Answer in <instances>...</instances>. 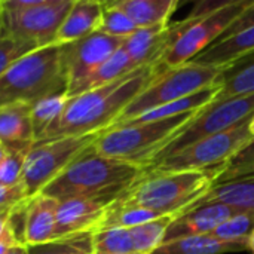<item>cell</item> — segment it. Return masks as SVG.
Returning a JSON list of instances; mask_svg holds the SVG:
<instances>
[{"mask_svg":"<svg viewBox=\"0 0 254 254\" xmlns=\"http://www.w3.org/2000/svg\"><path fill=\"white\" fill-rule=\"evenodd\" d=\"M162 71L158 64L140 67L112 83L68 97L61 118L39 141L103 132Z\"/></svg>","mask_w":254,"mask_h":254,"instance_id":"1","label":"cell"},{"mask_svg":"<svg viewBox=\"0 0 254 254\" xmlns=\"http://www.w3.org/2000/svg\"><path fill=\"white\" fill-rule=\"evenodd\" d=\"M70 48L71 43H52L12 64L0 77V106L67 95Z\"/></svg>","mask_w":254,"mask_h":254,"instance_id":"2","label":"cell"},{"mask_svg":"<svg viewBox=\"0 0 254 254\" xmlns=\"http://www.w3.org/2000/svg\"><path fill=\"white\" fill-rule=\"evenodd\" d=\"M146 173L144 167L98 155L91 144L40 193L61 202L85 195L125 192Z\"/></svg>","mask_w":254,"mask_h":254,"instance_id":"3","label":"cell"},{"mask_svg":"<svg viewBox=\"0 0 254 254\" xmlns=\"http://www.w3.org/2000/svg\"><path fill=\"white\" fill-rule=\"evenodd\" d=\"M214 176L216 171H147L116 202L176 217L213 188Z\"/></svg>","mask_w":254,"mask_h":254,"instance_id":"4","label":"cell"},{"mask_svg":"<svg viewBox=\"0 0 254 254\" xmlns=\"http://www.w3.org/2000/svg\"><path fill=\"white\" fill-rule=\"evenodd\" d=\"M195 115H182L155 122L113 125L98 134L92 149L101 156L147 168L155 155Z\"/></svg>","mask_w":254,"mask_h":254,"instance_id":"5","label":"cell"},{"mask_svg":"<svg viewBox=\"0 0 254 254\" xmlns=\"http://www.w3.org/2000/svg\"><path fill=\"white\" fill-rule=\"evenodd\" d=\"M250 1L252 0L198 3L190 12L193 15L192 24L162 57L158 67L161 70H168L190 63L225 34L229 25L250 4Z\"/></svg>","mask_w":254,"mask_h":254,"instance_id":"6","label":"cell"},{"mask_svg":"<svg viewBox=\"0 0 254 254\" xmlns=\"http://www.w3.org/2000/svg\"><path fill=\"white\" fill-rule=\"evenodd\" d=\"M222 70L223 67L219 65H204L190 61L162 71L129 103L113 125L129 122L152 109L189 97L214 85Z\"/></svg>","mask_w":254,"mask_h":254,"instance_id":"7","label":"cell"},{"mask_svg":"<svg viewBox=\"0 0 254 254\" xmlns=\"http://www.w3.org/2000/svg\"><path fill=\"white\" fill-rule=\"evenodd\" d=\"M250 118L238 124L237 127L202 138L180 152L153 162L146 170L150 173H171V171H217L250 140H253L249 131Z\"/></svg>","mask_w":254,"mask_h":254,"instance_id":"8","label":"cell"},{"mask_svg":"<svg viewBox=\"0 0 254 254\" xmlns=\"http://www.w3.org/2000/svg\"><path fill=\"white\" fill-rule=\"evenodd\" d=\"M98 137V134L61 137L36 141L25 155L21 185L27 198L39 195L74 159H77Z\"/></svg>","mask_w":254,"mask_h":254,"instance_id":"9","label":"cell"},{"mask_svg":"<svg viewBox=\"0 0 254 254\" xmlns=\"http://www.w3.org/2000/svg\"><path fill=\"white\" fill-rule=\"evenodd\" d=\"M254 115V94L229 100H214L198 112L177 135H174L152 159L149 165L173 156L182 149L216 134H222Z\"/></svg>","mask_w":254,"mask_h":254,"instance_id":"10","label":"cell"},{"mask_svg":"<svg viewBox=\"0 0 254 254\" xmlns=\"http://www.w3.org/2000/svg\"><path fill=\"white\" fill-rule=\"evenodd\" d=\"M74 0H37L24 10L0 6V36L30 42L37 48L55 43L57 33Z\"/></svg>","mask_w":254,"mask_h":254,"instance_id":"11","label":"cell"},{"mask_svg":"<svg viewBox=\"0 0 254 254\" xmlns=\"http://www.w3.org/2000/svg\"><path fill=\"white\" fill-rule=\"evenodd\" d=\"M122 193L104 192L61 201L57 210L55 240L83 232H95L109 208Z\"/></svg>","mask_w":254,"mask_h":254,"instance_id":"12","label":"cell"},{"mask_svg":"<svg viewBox=\"0 0 254 254\" xmlns=\"http://www.w3.org/2000/svg\"><path fill=\"white\" fill-rule=\"evenodd\" d=\"M192 21L193 15L189 13L185 19L177 22L150 28H138L124 40L122 49L128 54L135 68L158 64L182 36V33L192 24Z\"/></svg>","mask_w":254,"mask_h":254,"instance_id":"13","label":"cell"},{"mask_svg":"<svg viewBox=\"0 0 254 254\" xmlns=\"http://www.w3.org/2000/svg\"><path fill=\"white\" fill-rule=\"evenodd\" d=\"M125 39L113 37L100 31L71 43L68 58V92L70 97L104 61L122 48Z\"/></svg>","mask_w":254,"mask_h":254,"instance_id":"14","label":"cell"},{"mask_svg":"<svg viewBox=\"0 0 254 254\" xmlns=\"http://www.w3.org/2000/svg\"><path fill=\"white\" fill-rule=\"evenodd\" d=\"M238 213L241 211L222 204H205V205L193 207L174 217V220L171 222L167 231L164 243H170L188 237L210 235L222 223H225L226 220H229Z\"/></svg>","mask_w":254,"mask_h":254,"instance_id":"15","label":"cell"},{"mask_svg":"<svg viewBox=\"0 0 254 254\" xmlns=\"http://www.w3.org/2000/svg\"><path fill=\"white\" fill-rule=\"evenodd\" d=\"M36 143L31 104L12 103L0 106V144L6 152H25Z\"/></svg>","mask_w":254,"mask_h":254,"instance_id":"16","label":"cell"},{"mask_svg":"<svg viewBox=\"0 0 254 254\" xmlns=\"http://www.w3.org/2000/svg\"><path fill=\"white\" fill-rule=\"evenodd\" d=\"M103 1L74 0L57 33L55 43H74L98 31L103 19Z\"/></svg>","mask_w":254,"mask_h":254,"instance_id":"17","label":"cell"},{"mask_svg":"<svg viewBox=\"0 0 254 254\" xmlns=\"http://www.w3.org/2000/svg\"><path fill=\"white\" fill-rule=\"evenodd\" d=\"M205 204H222L241 213L254 211V176L213 185V188L188 210Z\"/></svg>","mask_w":254,"mask_h":254,"instance_id":"18","label":"cell"},{"mask_svg":"<svg viewBox=\"0 0 254 254\" xmlns=\"http://www.w3.org/2000/svg\"><path fill=\"white\" fill-rule=\"evenodd\" d=\"M58 204L60 201L43 193L31 198L27 219V246L45 244L55 240Z\"/></svg>","mask_w":254,"mask_h":254,"instance_id":"19","label":"cell"},{"mask_svg":"<svg viewBox=\"0 0 254 254\" xmlns=\"http://www.w3.org/2000/svg\"><path fill=\"white\" fill-rule=\"evenodd\" d=\"M254 52V27L238 33L232 37L219 39L204 52L192 60V63L204 65L225 67L249 54Z\"/></svg>","mask_w":254,"mask_h":254,"instance_id":"20","label":"cell"},{"mask_svg":"<svg viewBox=\"0 0 254 254\" xmlns=\"http://www.w3.org/2000/svg\"><path fill=\"white\" fill-rule=\"evenodd\" d=\"M138 28H150L170 24V18L179 7V0H115Z\"/></svg>","mask_w":254,"mask_h":254,"instance_id":"21","label":"cell"},{"mask_svg":"<svg viewBox=\"0 0 254 254\" xmlns=\"http://www.w3.org/2000/svg\"><path fill=\"white\" fill-rule=\"evenodd\" d=\"M217 83L220 86L216 100L249 97L254 94V52L223 67Z\"/></svg>","mask_w":254,"mask_h":254,"instance_id":"22","label":"cell"},{"mask_svg":"<svg viewBox=\"0 0 254 254\" xmlns=\"http://www.w3.org/2000/svg\"><path fill=\"white\" fill-rule=\"evenodd\" d=\"M246 250H249V244L226 243L211 235H199L164 243L153 254H225Z\"/></svg>","mask_w":254,"mask_h":254,"instance_id":"23","label":"cell"},{"mask_svg":"<svg viewBox=\"0 0 254 254\" xmlns=\"http://www.w3.org/2000/svg\"><path fill=\"white\" fill-rule=\"evenodd\" d=\"M134 70H137L135 65L129 60L128 54L121 48L107 61H104L85 82H82L70 97H74V95L83 94L86 91H91V89L104 86L107 83H112V82L129 74Z\"/></svg>","mask_w":254,"mask_h":254,"instance_id":"24","label":"cell"},{"mask_svg":"<svg viewBox=\"0 0 254 254\" xmlns=\"http://www.w3.org/2000/svg\"><path fill=\"white\" fill-rule=\"evenodd\" d=\"M174 216H161L144 225L131 228V237L135 254H153L164 243L167 231Z\"/></svg>","mask_w":254,"mask_h":254,"instance_id":"25","label":"cell"},{"mask_svg":"<svg viewBox=\"0 0 254 254\" xmlns=\"http://www.w3.org/2000/svg\"><path fill=\"white\" fill-rule=\"evenodd\" d=\"M161 217L158 213L141 208V207H128V205H121L115 201V204L109 208L106 213L101 225L98 226L97 231L100 229H107V228H125L131 229L140 225H144L153 219Z\"/></svg>","mask_w":254,"mask_h":254,"instance_id":"26","label":"cell"},{"mask_svg":"<svg viewBox=\"0 0 254 254\" xmlns=\"http://www.w3.org/2000/svg\"><path fill=\"white\" fill-rule=\"evenodd\" d=\"M67 100L68 95H57L31 104V122L36 141H39L45 132L61 118Z\"/></svg>","mask_w":254,"mask_h":254,"instance_id":"27","label":"cell"},{"mask_svg":"<svg viewBox=\"0 0 254 254\" xmlns=\"http://www.w3.org/2000/svg\"><path fill=\"white\" fill-rule=\"evenodd\" d=\"M94 254H135L129 229L107 228L92 232Z\"/></svg>","mask_w":254,"mask_h":254,"instance_id":"28","label":"cell"},{"mask_svg":"<svg viewBox=\"0 0 254 254\" xmlns=\"http://www.w3.org/2000/svg\"><path fill=\"white\" fill-rule=\"evenodd\" d=\"M28 254H94L92 232L68 235L45 244L27 246Z\"/></svg>","mask_w":254,"mask_h":254,"instance_id":"29","label":"cell"},{"mask_svg":"<svg viewBox=\"0 0 254 254\" xmlns=\"http://www.w3.org/2000/svg\"><path fill=\"white\" fill-rule=\"evenodd\" d=\"M254 231V211L238 213L225 223H222L217 229H214L210 235L226 243H244L249 244V238Z\"/></svg>","mask_w":254,"mask_h":254,"instance_id":"30","label":"cell"},{"mask_svg":"<svg viewBox=\"0 0 254 254\" xmlns=\"http://www.w3.org/2000/svg\"><path fill=\"white\" fill-rule=\"evenodd\" d=\"M103 3H104V10H103L101 25L98 28L100 33L119 39H127L138 30V27L131 21V18L124 10L116 7L112 1H103Z\"/></svg>","mask_w":254,"mask_h":254,"instance_id":"31","label":"cell"},{"mask_svg":"<svg viewBox=\"0 0 254 254\" xmlns=\"http://www.w3.org/2000/svg\"><path fill=\"white\" fill-rule=\"evenodd\" d=\"M252 168H254V138L217 171V174L214 176V185L238 179Z\"/></svg>","mask_w":254,"mask_h":254,"instance_id":"32","label":"cell"},{"mask_svg":"<svg viewBox=\"0 0 254 254\" xmlns=\"http://www.w3.org/2000/svg\"><path fill=\"white\" fill-rule=\"evenodd\" d=\"M39 49L30 42L15 39L12 36H0V77L24 55Z\"/></svg>","mask_w":254,"mask_h":254,"instance_id":"33","label":"cell"},{"mask_svg":"<svg viewBox=\"0 0 254 254\" xmlns=\"http://www.w3.org/2000/svg\"><path fill=\"white\" fill-rule=\"evenodd\" d=\"M30 201L31 198H25L19 201L18 204H15L9 211L6 228L9 229V232L18 243V246H27L25 237H27V219H28Z\"/></svg>","mask_w":254,"mask_h":254,"instance_id":"34","label":"cell"},{"mask_svg":"<svg viewBox=\"0 0 254 254\" xmlns=\"http://www.w3.org/2000/svg\"><path fill=\"white\" fill-rule=\"evenodd\" d=\"M25 152H15L6 153L4 158L0 161V185L3 186H15L21 183L22 167L25 161Z\"/></svg>","mask_w":254,"mask_h":254,"instance_id":"35","label":"cell"},{"mask_svg":"<svg viewBox=\"0 0 254 254\" xmlns=\"http://www.w3.org/2000/svg\"><path fill=\"white\" fill-rule=\"evenodd\" d=\"M252 27H254V0H252L250 4L237 16V19L229 25V28L225 31V34L220 39L232 37V36H235L238 33H243V31H246V30H249Z\"/></svg>","mask_w":254,"mask_h":254,"instance_id":"36","label":"cell"},{"mask_svg":"<svg viewBox=\"0 0 254 254\" xmlns=\"http://www.w3.org/2000/svg\"><path fill=\"white\" fill-rule=\"evenodd\" d=\"M25 190L21 183L15 186H3L0 185V210L10 208L19 201L25 199Z\"/></svg>","mask_w":254,"mask_h":254,"instance_id":"37","label":"cell"},{"mask_svg":"<svg viewBox=\"0 0 254 254\" xmlns=\"http://www.w3.org/2000/svg\"><path fill=\"white\" fill-rule=\"evenodd\" d=\"M18 246V243L15 241V238L12 237V234L9 232L7 228H4V232L0 237V254H6L9 249Z\"/></svg>","mask_w":254,"mask_h":254,"instance_id":"38","label":"cell"},{"mask_svg":"<svg viewBox=\"0 0 254 254\" xmlns=\"http://www.w3.org/2000/svg\"><path fill=\"white\" fill-rule=\"evenodd\" d=\"M10 208H12V207H10ZM10 208L0 210V237H1V234L4 232V228H6V223H7V217H9Z\"/></svg>","mask_w":254,"mask_h":254,"instance_id":"39","label":"cell"},{"mask_svg":"<svg viewBox=\"0 0 254 254\" xmlns=\"http://www.w3.org/2000/svg\"><path fill=\"white\" fill-rule=\"evenodd\" d=\"M6 254H28V250H27V246H15L9 249Z\"/></svg>","mask_w":254,"mask_h":254,"instance_id":"40","label":"cell"},{"mask_svg":"<svg viewBox=\"0 0 254 254\" xmlns=\"http://www.w3.org/2000/svg\"><path fill=\"white\" fill-rule=\"evenodd\" d=\"M249 250L254 254V231L253 234L250 235V238H249Z\"/></svg>","mask_w":254,"mask_h":254,"instance_id":"41","label":"cell"},{"mask_svg":"<svg viewBox=\"0 0 254 254\" xmlns=\"http://www.w3.org/2000/svg\"><path fill=\"white\" fill-rule=\"evenodd\" d=\"M249 131H250L252 137L254 138V115L250 118V122H249Z\"/></svg>","mask_w":254,"mask_h":254,"instance_id":"42","label":"cell"},{"mask_svg":"<svg viewBox=\"0 0 254 254\" xmlns=\"http://www.w3.org/2000/svg\"><path fill=\"white\" fill-rule=\"evenodd\" d=\"M250 176H254V168H252V170H249V171H246L241 177H238V179H243V177H250ZM235 180V179H234Z\"/></svg>","mask_w":254,"mask_h":254,"instance_id":"43","label":"cell"},{"mask_svg":"<svg viewBox=\"0 0 254 254\" xmlns=\"http://www.w3.org/2000/svg\"><path fill=\"white\" fill-rule=\"evenodd\" d=\"M0 146H1V144H0Z\"/></svg>","mask_w":254,"mask_h":254,"instance_id":"44","label":"cell"}]
</instances>
